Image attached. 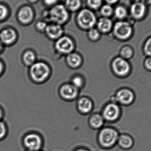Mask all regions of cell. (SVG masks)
<instances>
[{"mask_svg": "<svg viewBox=\"0 0 151 151\" xmlns=\"http://www.w3.org/2000/svg\"><path fill=\"white\" fill-rule=\"evenodd\" d=\"M77 19L80 25L84 28H91L96 24V18L94 13L86 9L80 12Z\"/></svg>", "mask_w": 151, "mask_h": 151, "instance_id": "4", "label": "cell"}, {"mask_svg": "<svg viewBox=\"0 0 151 151\" xmlns=\"http://www.w3.org/2000/svg\"><path fill=\"white\" fill-rule=\"evenodd\" d=\"M112 22L110 20L106 18L100 19L98 23V27L101 32L106 33L111 27Z\"/></svg>", "mask_w": 151, "mask_h": 151, "instance_id": "19", "label": "cell"}, {"mask_svg": "<svg viewBox=\"0 0 151 151\" xmlns=\"http://www.w3.org/2000/svg\"><path fill=\"white\" fill-rule=\"evenodd\" d=\"M114 33L121 39H127L132 33V28L128 23L125 22H119L114 26Z\"/></svg>", "mask_w": 151, "mask_h": 151, "instance_id": "7", "label": "cell"}, {"mask_svg": "<svg viewBox=\"0 0 151 151\" xmlns=\"http://www.w3.org/2000/svg\"><path fill=\"white\" fill-rule=\"evenodd\" d=\"M7 134V128L6 125L3 121H0V140L6 136Z\"/></svg>", "mask_w": 151, "mask_h": 151, "instance_id": "26", "label": "cell"}, {"mask_svg": "<svg viewBox=\"0 0 151 151\" xmlns=\"http://www.w3.org/2000/svg\"><path fill=\"white\" fill-rule=\"evenodd\" d=\"M24 145L28 151H38L42 146V139L40 135L36 134H28L23 140Z\"/></svg>", "mask_w": 151, "mask_h": 151, "instance_id": "3", "label": "cell"}, {"mask_svg": "<svg viewBox=\"0 0 151 151\" xmlns=\"http://www.w3.org/2000/svg\"><path fill=\"white\" fill-rule=\"evenodd\" d=\"M145 7L143 3H136L131 7V12L133 16L137 18H141L145 13Z\"/></svg>", "mask_w": 151, "mask_h": 151, "instance_id": "16", "label": "cell"}, {"mask_svg": "<svg viewBox=\"0 0 151 151\" xmlns=\"http://www.w3.org/2000/svg\"><path fill=\"white\" fill-rule=\"evenodd\" d=\"M118 142L119 146L124 149H129L133 144L132 138L127 135H122L119 136Z\"/></svg>", "mask_w": 151, "mask_h": 151, "instance_id": "18", "label": "cell"}, {"mask_svg": "<svg viewBox=\"0 0 151 151\" xmlns=\"http://www.w3.org/2000/svg\"><path fill=\"white\" fill-rule=\"evenodd\" d=\"M67 61L69 64L72 67H76L79 66L81 62V59L78 54L72 53L67 57Z\"/></svg>", "mask_w": 151, "mask_h": 151, "instance_id": "20", "label": "cell"}, {"mask_svg": "<svg viewBox=\"0 0 151 151\" xmlns=\"http://www.w3.org/2000/svg\"><path fill=\"white\" fill-rule=\"evenodd\" d=\"M66 5L71 10L75 11L81 6V1H67Z\"/></svg>", "mask_w": 151, "mask_h": 151, "instance_id": "22", "label": "cell"}, {"mask_svg": "<svg viewBox=\"0 0 151 151\" xmlns=\"http://www.w3.org/2000/svg\"><path fill=\"white\" fill-rule=\"evenodd\" d=\"M145 65L148 69L151 70V58H148L145 61Z\"/></svg>", "mask_w": 151, "mask_h": 151, "instance_id": "33", "label": "cell"}, {"mask_svg": "<svg viewBox=\"0 0 151 151\" xmlns=\"http://www.w3.org/2000/svg\"><path fill=\"white\" fill-rule=\"evenodd\" d=\"M16 33L12 29H6L3 30L0 34V38L3 42L10 43L15 40Z\"/></svg>", "mask_w": 151, "mask_h": 151, "instance_id": "14", "label": "cell"}, {"mask_svg": "<svg viewBox=\"0 0 151 151\" xmlns=\"http://www.w3.org/2000/svg\"><path fill=\"white\" fill-rule=\"evenodd\" d=\"M60 94L63 98L66 100H73L77 96L78 92L74 86L72 85H64L61 88Z\"/></svg>", "mask_w": 151, "mask_h": 151, "instance_id": "11", "label": "cell"}, {"mask_svg": "<svg viewBox=\"0 0 151 151\" xmlns=\"http://www.w3.org/2000/svg\"><path fill=\"white\" fill-rule=\"evenodd\" d=\"M134 99L133 93L128 89H122L118 92L116 100L120 103L128 105L131 103Z\"/></svg>", "mask_w": 151, "mask_h": 151, "instance_id": "10", "label": "cell"}, {"mask_svg": "<svg viewBox=\"0 0 151 151\" xmlns=\"http://www.w3.org/2000/svg\"><path fill=\"white\" fill-rule=\"evenodd\" d=\"M1 44H0V49H1Z\"/></svg>", "mask_w": 151, "mask_h": 151, "instance_id": "39", "label": "cell"}, {"mask_svg": "<svg viewBox=\"0 0 151 151\" xmlns=\"http://www.w3.org/2000/svg\"><path fill=\"white\" fill-rule=\"evenodd\" d=\"M2 69V65L1 63L0 62V73L1 72Z\"/></svg>", "mask_w": 151, "mask_h": 151, "instance_id": "37", "label": "cell"}, {"mask_svg": "<svg viewBox=\"0 0 151 151\" xmlns=\"http://www.w3.org/2000/svg\"><path fill=\"white\" fill-rule=\"evenodd\" d=\"M3 112L2 110L1 109H0V121H1V120L2 119L3 117Z\"/></svg>", "mask_w": 151, "mask_h": 151, "instance_id": "34", "label": "cell"}, {"mask_svg": "<svg viewBox=\"0 0 151 151\" xmlns=\"http://www.w3.org/2000/svg\"><path fill=\"white\" fill-rule=\"evenodd\" d=\"M88 4L90 7L93 9H96L98 8L101 5L102 1H88Z\"/></svg>", "mask_w": 151, "mask_h": 151, "instance_id": "29", "label": "cell"}, {"mask_svg": "<svg viewBox=\"0 0 151 151\" xmlns=\"http://www.w3.org/2000/svg\"><path fill=\"white\" fill-rule=\"evenodd\" d=\"M46 29L48 35L53 39L58 38L63 33L62 27L58 25H50L47 26Z\"/></svg>", "mask_w": 151, "mask_h": 151, "instance_id": "15", "label": "cell"}, {"mask_svg": "<svg viewBox=\"0 0 151 151\" xmlns=\"http://www.w3.org/2000/svg\"><path fill=\"white\" fill-rule=\"evenodd\" d=\"M56 2V1H46V3L47 4H53L54 3Z\"/></svg>", "mask_w": 151, "mask_h": 151, "instance_id": "35", "label": "cell"}, {"mask_svg": "<svg viewBox=\"0 0 151 151\" xmlns=\"http://www.w3.org/2000/svg\"><path fill=\"white\" fill-rule=\"evenodd\" d=\"M104 120L102 115L96 113L91 117L89 124L92 128L98 129L104 125Z\"/></svg>", "mask_w": 151, "mask_h": 151, "instance_id": "17", "label": "cell"}, {"mask_svg": "<svg viewBox=\"0 0 151 151\" xmlns=\"http://www.w3.org/2000/svg\"><path fill=\"white\" fill-rule=\"evenodd\" d=\"M51 19L58 24H62L67 20L68 13L67 10L63 5H56L50 11Z\"/></svg>", "mask_w": 151, "mask_h": 151, "instance_id": "5", "label": "cell"}, {"mask_svg": "<svg viewBox=\"0 0 151 151\" xmlns=\"http://www.w3.org/2000/svg\"><path fill=\"white\" fill-rule=\"evenodd\" d=\"M7 14V9L4 6L0 5V19L4 18Z\"/></svg>", "mask_w": 151, "mask_h": 151, "instance_id": "31", "label": "cell"}, {"mask_svg": "<svg viewBox=\"0 0 151 151\" xmlns=\"http://www.w3.org/2000/svg\"><path fill=\"white\" fill-rule=\"evenodd\" d=\"M77 107L81 113L87 114L91 111L93 107V105L92 102L89 99L86 98H83L78 101Z\"/></svg>", "mask_w": 151, "mask_h": 151, "instance_id": "12", "label": "cell"}, {"mask_svg": "<svg viewBox=\"0 0 151 151\" xmlns=\"http://www.w3.org/2000/svg\"><path fill=\"white\" fill-rule=\"evenodd\" d=\"M119 108L116 104L110 103L105 106L103 111V116L104 120L109 121L116 120L120 115Z\"/></svg>", "mask_w": 151, "mask_h": 151, "instance_id": "6", "label": "cell"}, {"mask_svg": "<svg viewBox=\"0 0 151 151\" xmlns=\"http://www.w3.org/2000/svg\"><path fill=\"white\" fill-rule=\"evenodd\" d=\"M119 136L118 132L111 128H105L99 132V142L104 148H108L113 146L118 142Z\"/></svg>", "mask_w": 151, "mask_h": 151, "instance_id": "1", "label": "cell"}, {"mask_svg": "<svg viewBox=\"0 0 151 151\" xmlns=\"http://www.w3.org/2000/svg\"><path fill=\"white\" fill-rule=\"evenodd\" d=\"M76 151H88L87 150H84V149H79V150H76Z\"/></svg>", "mask_w": 151, "mask_h": 151, "instance_id": "36", "label": "cell"}, {"mask_svg": "<svg viewBox=\"0 0 151 151\" xmlns=\"http://www.w3.org/2000/svg\"><path fill=\"white\" fill-rule=\"evenodd\" d=\"M33 11L30 7L25 6L22 8L18 13V17L19 20L24 23L30 22L33 17Z\"/></svg>", "mask_w": 151, "mask_h": 151, "instance_id": "13", "label": "cell"}, {"mask_svg": "<svg viewBox=\"0 0 151 151\" xmlns=\"http://www.w3.org/2000/svg\"><path fill=\"white\" fill-rule=\"evenodd\" d=\"M115 15L119 18H123L127 15L126 10L123 7L119 6L115 10Z\"/></svg>", "mask_w": 151, "mask_h": 151, "instance_id": "23", "label": "cell"}, {"mask_svg": "<svg viewBox=\"0 0 151 151\" xmlns=\"http://www.w3.org/2000/svg\"><path fill=\"white\" fill-rule=\"evenodd\" d=\"M73 83V86L76 87H81L83 83L82 79L80 77L76 76L73 78L72 81Z\"/></svg>", "mask_w": 151, "mask_h": 151, "instance_id": "28", "label": "cell"}, {"mask_svg": "<svg viewBox=\"0 0 151 151\" xmlns=\"http://www.w3.org/2000/svg\"><path fill=\"white\" fill-rule=\"evenodd\" d=\"M31 76L34 80L38 82L44 80L48 76L49 68L43 63H37L33 65L30 70Z\"/></svg>", "mask_w": 151, "mask_h": 151, "instance_id": "2", "label": "cell"}, {"mask_svg": "<svg viewBox=\"0 0 151 151\" xmlns=\"http://www.w3.org/2000/svg\"><path fill=\"white\" fill-rule=\"evenodd\" d=\"M37 27L40 30H43V29L46 28L47 27V25L45 22H38L37 25Z\"/></svg>", "mask_w": 151, "mask_h": 151, "instance_id": "32", "label": "cell"}, {"mask_svg": "<svg viewBox=\"0 0 151 151\" xmlns=\"http://www.w3.org/2000/svg\"><path fill=\"white\" fill-rule=\"evenodd\" d=\"M57 49L60 52L63 53H69L73 48L72 40L69 37L65 36L59 39L56 44Z\"/></svg>", "mask_w": 151, "mask_h": 151, "instance_id": "9", "label": "cell"}, {"mask_svg": "<svg viewBox=\"0 0 151 151\" xmlns=\"http://www.w3.org/2000/svg\"><path fill=\"white\" fill-rule=\"evenodd\" d=\"M114 72L120 75H124L128 73L129 66L128 63L121 58L116 59L113 63Z\"/></svg>", "mask_w": 151, "mask_h": 151, "instance_id": "8", "label": "cell"}, {"mask_svg": "<svg viewBox=\"0 0 151 151\" xmlns=\"http://www.w3.org/2000/svg\"><path fill=\"white\" fill-rule=\"evenodd\" d=\"M35 59V56L32 51H27L24 55V61L27 64L30 65L32 64L34 62Z\"/></svg>", "mask_w": 151, "mask_h": 151, "instance_id": "21", "label": "cell"}, {"mask_svg": "<svg viewBox=\"0 0 151 151\" xmlns=\"http://www.w3.org/2000/svg\"><path fill=\"white\" fill-rule=\"evenodd\" d=\"M121 55L125 58H129L133 55V51L130 48L126 47L123 48L122 50Z\"/></svg>", "mask_w": 151, "mask_h": 151, "instance_id": "24", "label": "cell"}, {"mask_svg": "<svg viewBox=\"0 0 151 151\" xmlns=\"http://www.w3.org/2000/svg\"><path fill=\"white\" fill-rule=\"evenodd\" d=\"M101 13L104 16H109L112 12V9L110 5H105L101 9Z\"/></svg>", "mask_w": 151, "mask_h": 151, "instance_id": "25", "label": "cell"}, {"mask_svg": "<svg viewBox=\"0 0 151 151\" xmlns=\"http://www.w3.org/2000/svg\"><path fill=\"white\" fill-rule=\"evenodd\" d=\"M89 36L92 40H96L99 36V32L95 28H91L88 33Z\"/></svg>", "mask_w": 151, "mask_h": 151, "instance_id": "27", "label": "cell"}, {"mask_svg": "<svg viewBox=\"0 0 151 151\" xmlns=\"http://www.w3.org/2000/svg\"><path fill=\"white\" fill-rule=\"evenodd\" d=\"M145 50L146 54L151 56V38L147 40L145 47Z\"/></svg>", "mask_w": 151, "mask_h": 151, "instance_id": "30", "label": "cell"}, {"mask_svg": "<svg viewBox=\"0 0 151 151\" xmlns=\"http://www.w3.org/2000/svg\"><path fill=\"white\" fill-rule=\"evenodd\" d=\"M107 2L109 3V4L111 3H115L117 2V1H107Z\"/></svg>", "mask_w": 151, "mask_h": 151, "instance_id": "38", "label": "cell"}]
</instances>
